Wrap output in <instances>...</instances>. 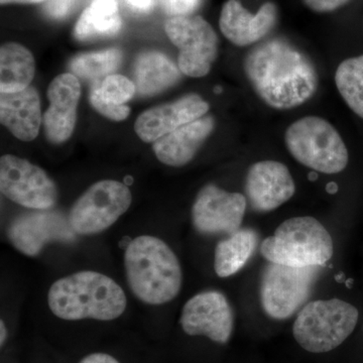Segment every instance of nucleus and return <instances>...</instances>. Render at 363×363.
Masks as SVG:
<instances>
[{
    "mask_svg": "<svg viewBox=\"0 0 363 363\" xmlns=\"http://www.w3.org/2000/svg\"><path fill=\"white\" fill-rule=\"evenodd\" d=\"M243 68L257 96L272 108H295L317 91L318 74L312 62L286 40L260 43L248 52Z\"/></svg>",
    "mask_w": 363,
    "mask_h": 363,
    "instance_id": "obj_1",
    "label": "nucleus"
},
{
    "mask_svg": "<svg viewBox=\"0 0 363 363\" xmlns=\"http://www.w3.org/2000/svg\"><path fill=\"white\" fill-rule=\"evenodd\" d=\"M123 264L131 293L145 304H167L180 294V260L161 238L140 235L131 240L124 250Z\"/></svg>",
    "mask_w": 363,
    "mask_h": 363,
    "instance_id": "obj_2",
    "label": "nucleus"
},
{
    "mask_svg": "<svg viewBox=\"0 0 363 363\" xmlns=\"http://www.w3.org/2000/svg\"><path fill=\"white\" fill-rule=\"evenodd\" d=\"M48 306L66 321H112L126 310L123 289L101 272L82 271L57 279L48 292Z\"/></svg>",
    "mask_w": 363,
    "mask_h": 363,
    "instance_id": "obj_3",
    "label": "nucleus"
},
{
    "mask_svg": "<svg viewBox=\"0 0 363 363\" xmlns=\"http://www.w3.org/2000/svg\"><path fill=\"white\" fill-rule=\"evenodd\" d=\"M260 252L272 264L318 267L332 259L334 245L329 231L316 218L293 217L262 241Z\"/></svg>",
    "mask_w": 363,
    "mask_h": 363,
    "instance_id": "obj_4",
    "label": "nucleus"
},
{
    "mask_svg": "<svg viewBox=\"0 0 363 363\" xmlns=\"http://www.w3.org/2000/svg\"><path fill=\"white\" fill-rule=\"evenodd\" d=\"M357 307L340 300H317L306 304L293 324V336L302 350L323 354L345 342L357 327Z\"/></svg>",
    "mask_w": 363,
    "mask_h": 363,
    "instance_id": "obj_5",
    "label": "nucleus"
},
{
    "mask_svg": "<svg viewBox=\"0 0 363 363\" xmlns=\"http://www.w3.org/2000/svg\"><path fill=\"white\" fill-rule=\"evenodd\" d=\"M285 143L296 161L319 173H341L350 162L342 136L322 117L306 116L291 124L286 130Z\"/></svg>",
    "mask_w": 363,
    "mask_h": 363,
    "instance_id": "obj_6",
    "label": "nucleus"
},
{
    "mask_svg": "<svg viewBox=\"0 0 363 363\" xmlns=\"http://www.w3.org/2000/svg\"><path fill=\"white\" fill-rule=\"evenodd\" d=\"M131 202L133 195L126 184L96 182L74 203L69 223L78 235H94L113 225L130 209Z\"/></svg>",
    "mask_w": 363,
    "mask_h": 363,
    "instance_id": "obj_7",
    "label": "nucleus"
},
{
    "mask_svg": "<svg viewBox=\"0 0 363 363\" xmlns=\"http://www.w3.org/2000/svg\"><path fill=\"white\" fill-rule=\"evenodd\" d=\"M164 30L179 49L178 67L184 75L201 78L209 74L218 55V38L202 16H172Z\"/></svg>",
    "mask_w": 363,
    "mask_h": 363,
    "instance_id": "obj_8",
    "label": "nucleus"
},
{
    "mask_svg": "<svg viewBox=\"0 0 363 363\" xmlns=\"http://www.w3.org/2000/svg\"><path fill=\"white\" fill-rule=\"evenodd\" d=\"M317 276V267H296L269 262L260 281V303L267 316L289 319L305 304Z\"/></svg>",
    "mask_w": 363,
    "mask_h": 363,
    "instance_id": "obj_9",
    "label": "nucleus"
},
{
    "mask_svg": "<svg viewBox=\"0 0 363 363\" xmlns=\"http://www.w3.org/2000/svg\"><path fill=\"white\" fill-rule=\"evenodd\" d=\"M2 195L32 210H51L58 201V188L44 169L13 155L0 159Z\"/></svg>",
    "mask_w": 363,
    "mask_h": 363,
    "instance_id": "obj_10",
    "label": "nucleus"
},
{
    "mask_svg": "<svg viewBox=\"0 0 363 363\" xmlns=\"http://www.w3.org/2000/svg\"><path fill=\"white\" fill-rule=\"evenodd\" d=\"M180 325L189 336H203L224 345L233 337V310L223 294L217 291L199 293L184 305Z\"/></svg>",
    "mask_w": 363,
    "mask_h": 363,
    "instance_id": "obj_11",
    "label": "nucleus"
},
{
    "mask_svg": "<svg viewBox=\"0 0 363 363\" xmlns=\"http://www.w3.org/2000/svg\"><path fill=\"white\" fill-rule=\"evenodd\" d=\"M247 200L240 193L228 192L213 184L199 191L193 204L192 222L199 233L233 234L240 230Z\"/></svg>",
    "mask_w": 363,
    "mask_h": 363,
    "instance_id": "obj_12",
    "label": "nucleus"
},
{
    "mask_svg": "<svg viewBox=\"0 0 363 363\" xmlns=\"http://www.w3.org/2000/svg\"><path fill=\"white\" fill-rule=\"evenodd\" d=\"M76 233L63 214L52 210H35L20 215L7 228V238L26 257L39 255L52 242H71Z\"/></svg>",
    "mask_w": 363,
    "mask_h": 363,
    "instance_id": "obj_13",
    "label": "nucleus"
},
{
    "mask_svg": "<svg viewBox=\"0 0 363 363\" xmlns=\"http://www.w3.org/2000/svg\"><path fill=\"white\" fill-rule=\"evenodd\" d=\"M245 192L253 210L269 212L295 195L296 185L285 164L277 161H260L248 169Z\"/></svg>",
    "mask_w": 363,
    "mask_h": 363,
    "instance_id": "obj_14",
    "label": "nucleus"
},
{
    "mask_svg": "<svg viewBox=\"0 0 363 363\" xmlns=\"http://www.w3.org/2000/svg\"><path fill=\"white\" fill-rule=\"evenodd\" d=\"M50 107L43 116L45 136L55 145L65 143L73 135L77 121L81 84L74 74L57 76L47 91Z\"/></svg>",
    "mask_w": 363,
    "mask_h": 363,
    "instance_id": "obj_15",
    "label": "nucleus"
},
{
    "mask_svg": "<svg viewBox=\"0 0 363 363\" xmlns=\"http://www.w3.org/2000/svg\"><path fill=\"white\" fill-rule=\"evenodd\" d=\"M208 111L209 104L192 93L143 112L136 119L135 131L143 142L155 143L180 126L201 118Z\"/></svg>",
    "mask_w": 363,
    "mask_h": 363,
    "instance_id": "obj_16",
    "label": "nucleus"
},
{
    "mask_svg": "<svg viewBox=\"0 0 363 363\" xmlns=\"http://www.w3.org/2000/svg\"><path fill=\"white\" fill-rule=\"evenodd\" d=\"M277 21L278 7L274 2H266L257 13H252L238 0H227L221 9L219 28L229 42L247 47L267 37Z\"/></svg>",
    "mask_w": 363,
    "mask_h": 363,
    "instance_id": "obj_17",
    "label": "nucleus"
},
{
    "mask_svg": "<svg viewBox=\"0 0 363 363\" xmlns=\"http://www.w3.org/2000/svg\"><path fill=\"white\" fill-rule=\"evenodd\" d=\"M214 128L213 117L203 116L162 136L154 143L152 150L162 164L180 168L194 159Z\"/></svg>",
    "mask_w": 363,
    "mask_h": 363,
    "instance_id": "obj_18",
    "label": "nucleus"
},
{
    "mask_svg": "<svg viewBox=\"0 0 363 363\" xmlns=\"http://www.w3.org/2000/svg\"><path fill=\"white\" fill-rule=\"evenodd\" d=\"M0 121L18 140H35L43 123L38 91L30 86L18 92L1 93Z\"/></svg>",
    "mask_w": 363,
    "mask_h": 363,
    "instance_id": "obj_19",
    "label": "nucleus"
},
{
    "mask_svg": "<svg viewBox=\"0 0 363 363\" xmlns=\"http://www.w3.org/2000/svg\"><path fill=\"white\" fill-rule=\"evenodd\" d=\"M182 72L162 52H143L135 60L133 78L140 96H154L175 85Z\"/></svg>",
    "mask_w": 363,
    "mask_h": 363,
    "instance_id": "obj_20",
    "label": "nucleus"
},
{
    "mask_svg": "<svg viewBox=\"0 0 363 363\" xmlns=\"http://www.w3.org/2000/svg\"><path fill=\"white\" fill-rule=\"evenodd\" d=\"M136 88L130 79L118 74H111L95 81L90 91V102L93 108L106 118L123 121L130 114L125 105L135 96Z\"/></svg>",
    "mask_w": 363,
    "mask_h": 363,
    "instance_id": "obj_21",
    "label": "nucleus"
},
{
    "mask_svg": "<svg viewBox=\"0 0 363 363\" xmlns=\"http://www.w3.org/2000/svg\"><path fill=\"white\" fill-rule=\"evenodd\" d=\"M35 73V62L30 50L16 43L0 49V91L18 92L30 87Z\"/></svg>",
    "mask_w": 363,
    "mask_h": 363,
    "instance_id": "obj_22",
    "label": "nucleus"
},
{
    "mask_svg": "<svg viewBox=\"0 0 363 363\" xmlns=\"http://www.w3.org/2000/svg\"><path fill=\"white\" fill-rule=\"evenodd\" d=\"M259 243L253 229H240L215 247L214 269L220 278L233 276L245 267Z\"/></svg>",
    "mask_w": 363,
    "mask_h": 363,
    "instance_id": "obj_23",
    "label": "nucleus"
},
{
    "mask_svg": "<svg viewBox=\"0 0 363 363\" xmlns=\"http://www.w3.org/2000/svg\"><path fill=\"white\" fill-rule=\"evenodd\" d=\"M123 26L117 0H93L83 11L74 28V35L81 42L113 37Z\"/></svg>",
    "mask_w": 363,
    "mask_h": 363,
    "instance_id": "obj_24",
    "label": "nucleus"
},
{
    "mask_svg": "<svg viewBox=\"0 0 363 363\" xmlns=\"http://www.w3.org/2000/svg\"><path fill=\"white\" fill-rule=\"evenodd\" d=\"M335 84L348 108L363 121V54L348 57L339 64Z\"/></svg>",
    "mask_w": 363,
    "mask_h": 363,
    "instance_id": "obj_25",
    "label": "nucleus"
},
{
    "mask_svg": "<svg viewBox=\"0 0 363 363\" xmlns=\"http://www.w3.org/2000/svg\"><path fill=\"white\" fill-rule=\"evenodd\" d=\"M123 62V52L119 49L84 52L71 60L69 67L76 77L86 80H101L111 75Z\"/></svg>",
    "mask_w": 363,
    "mask_h": 363,
    "instance_id": "obj_26",
    "label": "nucleus"
},
{
    "mask_svg": "<svg viewBox=\"0 0 363 363\" xmlns=\"http://www.w3.org/2000/svg\"><path fill=\"white\" fill-rule=\"evenodd\" d=\"M201 0H159L162 11L169 16L192 14L200 6Z\"/></svg>",
    "mask_w": 363,
    "mask_h": 363,
    "instance_id": "obj_27",
    "label": "nucleus"
},
{
    "mask_svg": "<svg viewBox=\"0 0 363 363\" xmlns=\"http://www.w3.org/2000/svg\"><path fill=\"white\" fill-rule=\"evenodd\" d=\"M77 0H47L45 1V13L52 18H64L71 13Z\"/></svg>",
    "mask_w": 363,
    "mask_h": 363,
    "instance_id": "obj_28",
    "label": "nucleus"
},
{
    "mask_svg": "<svg viewBox=\"0 0 363 363\" xmlns=\"http://www.w3.org/2000/svg\"><path fill=\"white\" fill-rule=\"evenodd\" d=\"M351 0H304L306 6L315 13H331L346 4Z\"/></svg>",
    "mask_w": 363,
    "mask_h": 363,
    "instance_id": "obj_29",
    "label": "nucleus"
},
{
    "mask_svg": "<svg viewBox=\"0 0 363 363\" xmlns=\"http://www.w3.org/2000/svg\"><path fill=\"white\" fill-rule=\"evenodd\" d=\"M79 363H121L116 357L104 352L91 353Z\"/></svg>",
    "mask_w": 363,
    "mask_h": 363,
    "instance_id": "obj_30",
    "label": "nucleus"
},
{
    "mask_svg": "<svg viewBox=\"0 0 363 363\" xmlns=\"http://www.w3.org/2000/svg\"><path fill=\"white\" fill-rule=\"evenodd\" d=\"M126 2L138 11H149L152 7V0H126Z\"/></svg>",
    "mask_w": 363,
    "mask_h": 363,
    "instance_id": "obj_31",
    "label": "nucleus"
},
{
    "mask_svg": "<svg viewBox=\"0 0 363 363\" xmlns=\"http://www.w3.org/2000/svg\"><path fill=\"white\" fill-rule=\"evenodd\" d=\"M47 1V0H0L1 4H42V2Z\"/></svg>",
    "mask_w": 363,
    "mask_h": 363,
    "instance_id": "obj_32",
    "label": "nucleus"
},
{
    "mask_svg": "<svg viewBox=\"0 0 363 363\" xmlns=\"http://www.w3.org/2000/svg\"><path fill=\"white\" fill-rule=\"evenodd\" d=\"M7 339V329L6 326V323H4V320L0 321V344L1 346L4 345Z\"/></svg>",
    "mask_w": 363,
    "mask_h": 363,
    "instance_id": "obj_33",
    "label": "nucleus"
}]
</instances>
